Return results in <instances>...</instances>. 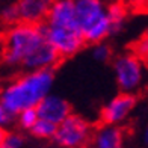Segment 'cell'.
<instances>
[{
	"label": "cell",
	"instance_id": "13",
	"mask_svg": "<svg viewBox=\"0 0 148 148\" xmlns=\"http://www.w3.org/2000/svg\"><path fill=\"white\" fill-rule=\"evenodd\" d=\"M15 118H17L18 125L21 127L23 130H30L32 125L35 124L36 119H38V113H36L35 107H30V109H24L21 112H18L15 115Z\"/></svg>",
	"mask_w": 148,
	"mask_h": 148
},
{
	"label": "cell",
	"instance_id": "1",
	"mask_svg": "<svg viewBox=\"0 0 148 148\" xmlns=\"http://www.w3.org/2000/svg\"><path fill=\"white\" fill-rule=\"evenodd\" d=\"M2 60L11 68L32 71L53 68L59 56L47 41L42 24L17 21L3 35Z\"/></svg>",
	"mask_w": 148,
	"mask_h": 148
},
{
	"label": "cell",
	"instance_id": "2",
	"mask_svg": "<svg viewBox=\"0 0 148 148\" xmlns=\"http://www.w3.org/2000/svg\"><path fill=\"white\" fill-rule=\"evenodd\" d=\"M41 24L47 41L59 58L74 56L85 44L74 15L73 0H53L49 14Z\"/></svg>",
	"mask_w": 148,
	"mask_h": 148
},
{
	"label": "cell",
	"instance_id": "11",
	"mask_svg": "<svg viewBox=\"0 0 148 148\" xmlns=\"http://www.w3.org/2000/svg\"><path fill=\"white\" fill-rule=\"evenodd\" d=\"M107 12H109V18H110V24H112V30L113 33L119 32L124 26L125 17H127V11L123 2L119 0H113V2H107Z\"/></svg>",
	"mask_w": 148,
	"mask_h": 148
},
{
	"label": "cell",
	"instance_id": "16",
	"mask_svg": "<svg viewBox=\"0 0 148 148\" xmlns=\"http://www.w3.org/2000/svg\"><path fill=\"white\" fill-rule=\"evenodd\" d=\"M133 53L136 55L142 62L148 64V33L140 36L133 45Z\"/></svg>",
	"mask_w": 148,
	"mask_h": 148
},
{
	"label": "cell",
	"instance_id": "8",
	"mask_svg": "<svg viewBox=\"0 0 148 148\" xmlns=\"http://www.w3.org/2000/svg\"><path fill=\"white\" fill-rule=\"evenodd\" d=\"M35 109L38 113V118L47 119L56 125L71 113V107H70L68 101L59 95H55V94H47L41 101L38 103Z\"/></svg>",
	"mask_w": 148,
	"mask_h": 148
},
{
	"label": "cell",
	"instance_id": "10",
	"mask_svg": "<svg viewBox=\"0 0 148 148\" xmlns=\"http://www.w3.org/2000/svg\"><path fill=\"white\" fill-rule=\"evenodd\" d=\"M91 140L97 148H119L124 142V132L119 125L103 124L100 129L92 132Z\"/></svg>",
	"mask_w": 148,
	"mask_h": 148
},
{
	"label": "cell",
	"instance_id": "21",
	"mask_svg": "<svg viewBox=\"0 0 148 148\" xmlns=\"http://www.w3.org/2000/svg\"><path fill=\"white\" fill-rule=\"evenodd\" d=\"M5 134H6V130L3 127H0V148H2V144H3V139H5Z\"/></svg>",
	"mask_w": 148,
	"mask_h": 148
},
{
	"label": "cell",
	"instance_id": "6",
	"mask_svg": "<svg viewBox=\"0 0 148 148\" xmlns=\"http://www.w3.org/2000/svg\"><path fill=\"white\" fill-rule=\"evenodd\" d=\"M113 73L121 92L133 94L142 85L144 62L134 53H125L113 60Z\"/></svg>",
	"mask_w": 148,
	"mask_h": 148
},
{
	"label": "cell",
	"instance_id": "3",
	"mask_svg": "<svg viewBox=\"0 0 148 148\" xmlns=\"http://www.w3.org/2000/svg\"><path fill=\"white\" fill-rule=\"evenodd\" d=\"M55 74L51 68L26 71L0 91V101L17 115L24 109L36 107L47 94L51 92Z\"/></svg>",
	"mask_w": 148,
	"mask_h": 148
},
{
	"label": "cell",
	"instance_id": "18",
	"mask_svg": "<svg viewBox=\"0 0 148 148\" xmlns=\"http://www.w3.org/2000/svg\"><path fill=\"white\" fill-rule=\"evenodd\" d=\"M14 121H15V113H12L8 107L0 101V127L6 129V127L14 124Z\"/></svg>",
	"mask_w": 148,
	"mask_h": 148
},
{
	"label": "cell",
	"instance_id": "14",
	"mask_svg": "<svg viewBox=\"0 0 148 148\" xmlns=\"http://www.w3.org/2000/svg\"><path fill=\"white\" fill-rule=\"evenodd\" d=\"M0 21L5 26H12L17 21H20V15H18V9L15 2L5 5L2 9H0Z\"/></svg>",
	"mask_w": 148,
	"mask_h": 148
},
{
	"label": "cell",
	"instance_id": "17",
	"mask_svg": "<svg viewBox=\"0 0 148 148\" xmlns=\"http://www.w3.org/2000/svg\"><path fill=\"white\" fill-rule=\"evenodd\" d=\"M24 147V138L23 134L17 132H6L2 148H21Z\"/></svg>",
	"mask_w": 148,
	"mask_h": 148
},
{
	"label": "cell",
	"instance_id": "20",
	"mask_svg": "<svg viewBox=\"0 0 148 148\" xmlns=\"http://www.w3.org/2000/svg\"><path fill=\"white\" fill-rule=\"evenodd\" d=\"M142 140H144V144L148 145V124L145 125V129H144V133H142Z\"/></svg>",
	"mask_w": 148,
	"mask_h": 148
},
{
	"label": "cell",
	"instance_id": "9",
	"mask_svg": "<svg viewBox=\"0 0 148 148\" xmlns=\"http://www.w3.org/2000/svg\"><path fill=\"white\" fill-rule=\"evenodd\" d=\"M53 0H17L20 21L41 24L50 11Z\"/></svg>",
	"mask_w": 148,
	"mask_h": 148
},
{
	"label": "cell",
	"instance_id": "15",
	"mask_svg": "<svg viewBox=\"0 0 148 148\" xmlns=\"http://www.w3.org/2000/svg\"><path fill=\"white\" fill-rule=\"evenodd\" d=\"M110 56H112V50L107 44H104L103 41L94 44L92 58L95 60H98V62H107V60L110 59Z\"/></svg>",
	"mask_w": 148,
	"mask_h": 148
},
{
	"label": "cell",
	"instance_id": "5",
	"mask_svg": "<svg viewBox=\"0 0 148 148\" xmlns=\"http://www.w3.org/2000/svg\"><path fill=\"white\" fill-rule=\"evenodd\" d=\"M92 129L85 118L70 113L56 125L51 140L64 148H80L91 142Z\"/></svg>",
	"mask_w": 148,
	"mask_h": 148
},
{
	"label": "cell",
	"instance_id": "4",
	"mask_svg": "<svg viewBox=\"0 0 148 148\" xmlns=\"http://www.w3.org/2000/svg\"><path fill=\"white\" fill-rule=\"evenodd\" d=\"M73 5L85 42L95 44L113 35L106 0H73Z\"/></svg>",
	"mask_w": 148,
	"mask_h": 148
},
{
	"label": "cell",
	"instance_id": "12",
	"mask_svg": "<svg viewBox=\"0 0 148 148\" xmlns=\"http://www.w3.org/2000/svg\"><path fill=\"white\" fill-rule=\"evenodd\" d=\"M55 130H56V124L50 123L47 119H42V118H38L36 123L32 125V129L29 130L32 133L33 138L36 139H41V140H50L55 134Z\"/></svg>",
	"mask_w": 148,
	"mask_h": 148
},
{
	"label": "cell",
	"instance_id": "19",
	"mask_svg": "<svg viewBox=\"0 0 148 148\" xmlns=\"http://www.w3.org/2000/svg\"><path fill=\"white\" fill-rule=\"evenodd\" d=\"M125 2L133 3V5H136V6H144V8H147V6H148V0H125Z\"/></svg>",
	"mask_w": 148,
	"mask_h": 148
},
{
	"label": "cell",
	"instance_id": "7",
	"mask_svg": "<svg viewBox=\"0 0 148 148\" xmlns=\"http://www.w3.org/2000/svg\"><path fill=\"white\" fill-rule=\"evenodd\" d=\"M134 106H136V98L133 94L121 92L101 109V121L104 124H123L132 115Z\"/></svg>",
	"mask_w": 148,
	"mask_h": 148
}]
</instances>
